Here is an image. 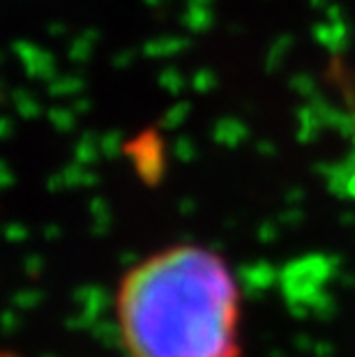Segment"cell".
Here are the masks:
<instances>
[{
  "instance_id": "obj_1",
  "label": "cell",
  "mask_w": 355,
  "mask_h": 357,
  "mask_svg": "<svg viewBox=\"0 0 355 357\" xmlns=\"http://www.w3.org/2000/svg\"><path fill=\"white\" fill-rule=\"evenodd\" d=\"M113 323L127 357H243V288L215 249L178 242L132 263Z\"/></svg>"
}]
</instances>
